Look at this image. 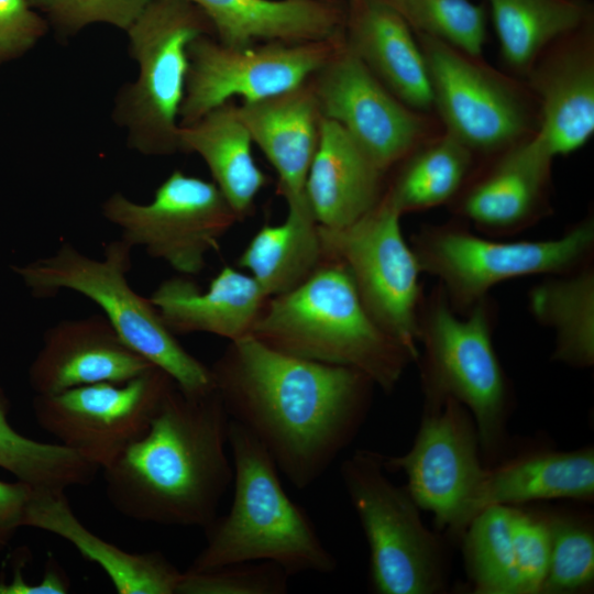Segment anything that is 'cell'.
Instances as JSON below:
<instances>
[{
  "instance_id": "cell-7",
  "label": "cell",
  "mask_w": 594,
  "mask_h": 594,
  "mask_svg": "<svg viewBox=\"0 0 594 594\" xmlns=\"http://www.w3.org/2000/svg\"><path fill=\"white\" fill-rule=\"evenodd\" d=\"M493 306L487 296L458 316L441 286L422 299L419 341L426 397L451 396L472 414L480 448L501 444L508 404L506 378L493 346Z\"/></svg>"
},
{
  "instance_id": "cell-28",
  "label": "cell",
  "mask_w": 594,
  "mask_h": 594,
  "mask_svg": "<svg viewBox=\"0 0 594 594\" xmlns=\"http://www.w3.org/2000/svg\"><path fill=\"white\" fill-rule=\"evenodd\" d=\"M541 123L524 143L552 162L587 142L594 131V72L590 59L570 58L556 68L541 87Z\"/></svg>"
},
{
  "instance_id": "cell-21",
  "label": "cell",
  "mask_w": 594,
  "mask_h": 594,
  "mask_svg": "<svg viewBox=\"0 0 594 594\" xmlns=\"http://www.w3.org/2000/svg\"><path fill=\"white\" fill-rule=\"evenodd\" d=\"M381 170L337 122L321 117L318 147L311 163L306 196L319 226H349L382 199Z\"/></svg>"
},
{
  "instance_id": "cell-20",
  "label": "cell",
  "mask_w": 594,
  "mask_h": 594,
  "mask_svg": "<svg viewBox=\"0 0 594 594\" xmlns=\"http://www.w3.org/2000/svg\"><path fill=\"white\" fill-rule=\"evenodd\" d=\"M23 527L56 535L98 564L119 594H176L182 573L157 551L132 553L86 528L74 514L64 491L32 490Z\"/></svg>"
},
{
  "instance_id": "cell-33",
  "label": "cell",
  "mask_w": 594,
  "mask_h": 594,
  "mask_svg": "<svg viewBox=\"0 0 594 594\" xmlns=\"http://www.w3.org/2000/svg\"><path fill=\"white\" fill-rule=\"evenodd\" d=\"M471 165V150L450 134L413 157L386 194L400 212L422 210L451 199Z\"/></svg>"
},
{
  "instance_id": "cell-6",
  "label": "cell",
  "mask_w": 594,
  "mask_h": 594,
  "mask_svg": "<svg viewBox=\"0 0 594 594\" xmlns=\"http://www.w3.org/2000/svg\"><path fill=\"white\" fill-rule=\"evenodd\" d=\"M139 75L118 91L113 120L128 146L145 156L179 152V110L189 67L188 46L215 37L206 14L187 0H153L125 31Z\"/></svg>"
},
{
  "instance_id": "cell-3",
  "label": "cell",
  "mask_w": 594,
  "mask_h": 594,
  "mask_svg": "<svg viewBox=\"0 0 594 594\" xmlns=\"http://www.w3.org/2000/svg\"><path fill=\"white\" fill-rule=\"evenodd\" d=\"M251 336L290 355L354 369L384 392L414 361L371 317L345 267L332 261L274 296Z\"/></svg>"
},
{
  "instance_id": "cell-25",
  "label": "cell",
  "mask_w": 594,
  "mask_h": 594,
  "mask_svg": "<svg viewBox=\"0 0 594 594\" xmlns=\"http://www.w3.org/2000/svg\"><path fill=\"white\" fill-rule=\"evenodd\" d=\"M179 148L196 153L209 168L238 218L251 210L266 177L252 154V139L237 106L226 102L196 122L179 125Z\"/></svg>"
},
{
  "instance_id": "cell-26",
  "label": "cell",
  "mask_w": 594,
  "mask_h": 594,
  "mask_svg": "<svg viewBox=\"0 0 594 594\" xmlns=\"http://www.w3.org/2000/svg\"><path fill=\"white\" fill-rule=\"evenodd\" d=\"M551 162L525 144L510 151L461 204V213L483 231L512 232L537 217Z\"/></svg>"
},
{
  "instance_id": "cell-31",
  "label": "cell",
  "mask_w": 594,
  "mask_h": 594,
  "mask_svg": "<svg viewBox=\"0 0 594 594\" xmlns=\"http://www.w3.org/2000/svg\"><path fill=\"white\" fill-rule=\"evenodd\" d=\"M9 400L0 388V468L35 491L66 492L88 485L100 470L61 443H46L19 433L10 425Z\"/></svg>"
},
{
  "instance_id": "cell-17",
  "label": "cell",
  "mask_w": 594,
  "mask_h": 594,
  "mask_svg": "<svg viewBox=\"0 0 594 594\" xmlns=\"http://www.w3.org/2000/svg\"><path fill=\"white\" fill-rule=\"evenodd\" d=\"M154 366L133 351L101 315L66 319L46 330L29 369L35 394L96 383H123Z\"/></svg>"
},
{
  "instance_id": "cell-14",
  "label": "cell",
  "mask_w": 594,
  "mask_h": 594,
  "mask_svg": "<svg viewBox=\"0 0 594 594\" xmlns=\"http://www.w3.org/2000/svg\"><path fill=\"white\" fill-rule=\"evenodd\" d=\"M175 382L152 366L123 383H96L55 394H35L41 428L99 469L110 465L148 429Z\"/></svg>"
},
{
  "instance_id": "cell-38",
  "label": "cell",
  "mask_w": 594,
  "mask_h": 594,
  "mask_svg": "<svg viewBox=\"0 0 594 594\" xmlns=\"http://www.w3.org/2000/svg\"><path fill=\"white\" fill-rule=\"evenodd\" d=\"M513 550L519 594L541 593L551 550L550 528L546 515L515 508Z\"/></svg>"
},
{
  "instance_id": "cell-12",
  "label": "cell",
  "mask_w": 594,
  "mask_h": 594,
  "mask_svg": "<svg viewBox=\"0 0 594 594\" xmlns=\"http://www.w3.org/2000/svg\"><path fill=\"white\" fill-rule=\"evenodd\" d=\"M472 416L451 396L425 398L424 417L408 452L384 457V468L403 471L408 493L440 528L463 534L486 469Z\"/></svg>"
},
{
  "instance_id": "cell-23",
  "label": "cell",
  "mask_w": 594,
  "mask_h": 594,
  "mask_svg": "<svg viewBox=\"0 0 594 594\" xmlns=\"http://www.w3.org/2000/svg\"><path fill=\"white\" fill-rule=\"evenodd\" d=\"M345 44L404 105L424 109L433 103L426 61L411 28L383 0H361Z\"/></svg>"
},
{
  "instance_id": "cell-13",
  "label": "cell",
  "mask_w": 594,
  "mask_h": 594,
  "mask_svg": "<svg viewBox=\"0 0 594 594\" xmlns=\"http://www.w3.org/2000/svg\"><path fill=\"white\" fill-rule=\"evenodd\" d=\"M340 36L307 43L263 42L232 47L210 35L188 46L189 67L179 110L188 125L232 97L265 99L307 82L342 43Z\"/></svg>"
},
{
  "instance_id": "cell-9",
  "label": "cell",
  "mask_w": 594,
  "mask_h": 594,
  "mask_svg": "<svg viewBox=\"0 0 594 594\" xmlns=\"http://www.w3.org/2000/svg\"><path fill=\"white\" fill-rule=\"evenodd\" d=\"M384 455L356 450L340 475L370 549V580L380 594H433L443 587L439 539L420 518L406 486L386 475Z\"/></svg>"
},
{
  "instance_id": "cell-34",
  "label": "cell",
  "mask_w": 594,
  "mask_h": 594,
  "mask_svg": "<svg viewBox=\"0 0 594 594\" xmlns=\"http://www.w3.org/2000/svg\"><path fill=\"white\" fill-rule=\"evenodd\" d=\"M419 34L442 41L464 54H481L486 14L470 0H383Z\"/></svg>"
},
{
  "instance_id": "cell-27",
  "label": "cell",
  "mask_w": 594,
  "mask_h": 594,
  "mask_svg": "<svg viewBox=\"0 0 594 594\" xmlns=\"http://www.w3.org/2000/svg\"><path fill=\"white\" fill-rule=\"evenodd\" d=\"M283 223L263 227L239 258L267 297L305 282L323 258L319 224L309 205L287 207Z\"/></svg>"
},
{
  "instance_id": "cell-37",
  "label": "cell",
  "mask_w": 594,
  "mask_h": 594,
  "mask_svg": "<svg viewBox=\"0 0 594 594\" xmlns=\"http://www.w3.org/2000/svg\"><path fill=\"white\" fill-rule=\"evenodd\" d=\"M47 15L62 37L92 23H108L127 31L153 0H29Z\"/></svg>"
},
{
  "instance_id": "cell-1",
  "label": "cell",
  "mask_w": 594,
  "mask_h": 594,
  "mask_svg": "<svg viewBox=\"0 0 594 594\" xmlns=\"http://www.w3.org/2000/svg\"><path fill=\"white\" fill-rule=\"evenodd\" d=\"M210 370L229 418L298 490L316 483L352 441L374 385L354 369L290 355L251 334L231 342Z\"/></svg>"
},
{
  "instance_id": "cell-15",
  "label": "cell",
  "mask_w": 594,
  "mask_h": 594,
  "mask_svg": "<svg viewBox=\"0 0 594 594\" xmlns=\"http://www.w3.org/2000/svg\"><path fill=\"white\" fill-rule=\"evenodd\" d=\"M320 113L340 124L385 172L411 151L420 119L345 44L310 78Z\"/></svg>"
},
{
  "instance_id": "cell-10",
  "label": "cell",
  "mask_w": 594,
  "mask_h": 594,
  "mask_svg": "<svg viewBox=\"0 0 594 594\" xmlns=\"http://www.w3.org/2000/svg\"><path fill=\"white\" fill-rule=\"evenodd\" d=\"M400 216L385 195L355 222L319 226V233L323 256L345 267L371 317L417 361L421 271L403 237Z\"/></svg>"
},
{
  "instance_id": "cell-19",
  "label": "cell",
  "mask_w": 594,
  "mask_h": 594,
  "mask_svg": "<svg viewBox=\"0 0 594 594\" xmlns=\"http://www.w3.org/2000/svg\"><path fill=\"white\" fill-rule=\"evenodd\" d=\"M148 298L174 334L205 332L233 342L251 334L268 297L251 275L226 266L207 290L185 275L175 276Z\"/></svg>"
},
{
  "instance_id": "cell-40",
  "label": "cell",
  "mask_w": 594,
  "mask_h": 594,
  "mask_svg": "<svg viewBox=\"0 0 594 594\" xmlns=\"http://www.w3.org/2000/svg\"><path fill=\"white\" fill-rule=\"evenodd\" d=\"M32 490L18 480L0 481V553L10 543L18 529L23 527L24 513Z\"/></svg>"
},
{
  "instance_id": "cell-41",
  "label": "cell",
  "mask_w": 594,
  "mask_h": 594,
  "mask_svg": "<svg viewBox=\"0 0 594 594\" xmlns=\"http://www.w3.org/2000/svg\"><path fill=\"white\" fill-rule=\"evenodd\" d=\"M68 588L66 576L51 561L40 583H29L21 571L14 573L11 582H0V594H65Z\"/></svg>"
},
{
  "instance_id": "cell-2",
  "label": "cell",
  "mask_w": 594,
  "mask_h": 594,
  "mask_svg": "<svg viewBox=\"0 0 594 594\" xmlns=\"http://www.w3.org/2000/svg\"><path fill=\"white\" fill-rule=\"evenodd\" d=\"M229 421L216 389L175 385L147 431L102 470L111 505L136 521L206 529L233 481Z\"/></svg>"
},
{
  "instance_id": "cell-36",
  "label": "cell",
  "mask_w": 594,
  "mask_h": 594,
  "mask_svg": "<svg viewBox=\"0 0 594 594\" xmlns=\"http://www.w3.org/2000/svg\"><path fill=\"white\" fill-rule=\"evenodd\" d=\"M290 575L272 561H245L184 571L176 594H283Z\"/></svg>"
},
{
  "instance_id": "cell-39",
  "label": "cell",
  "mask_w": 594,
  "mask_h": 594,
  "mask_svg": "<svg viewBox=\"0 0 594 594\" xmlns=\"http://www.w3.org/2000/svg\"><path fill=\"white\" fill-rule=\"evenodd\" d=\"M47 26L29 0H0V66L30 52Z\"/></svg>"
},
{
  "instance_id": "cell-32",
  "label": "cell",
  "mask_w": 594,
  "mask_h": 594,
  "mask_svg": "<svg viewBox=\"0 0 594 594\" xmlns=\"http://www.w3.org/2000/svg\"><path fill=\"white\" fill-rule=\"evenodd\" d=\"M515 507L492 505L463 531L468 574L477 594H519L513 550Z\"/></svg>"
},
{
  "instance_id": "cell-29",
  "label": "cell",
  "mask_w": 594,
  "mask_h": 594,
  "mask_svg": "<svg viewBox=\"0 0 594 594\" xmlns=\"http://www.w3.org/2000/svg\"><path fill=\"white\" fill-rule=\"evenodd\" d=\"M529 308L556 332V361L574 367L593 365L594 272L590 264L536 285L529 293Z\"/></svg>"
},
{
  "instance_id": "cell-16",
  "label": "cell",
  "mask_w": 594,
  "mask_h": 594,
  "mask_svg": "<svg viewBox=\"0 0 594 594\" xmlns=\"http://www.w3.org/2000/svg\"><path fill=\"white\" fill-rule=\"evenodd\" d=\"M419 42L448 134L469 150L490 151L524 132L525 112L508 87L451 45L424 34Z\"/></svg>"
},
{
  "instance_id": "cell-4",
  "label": "cell",
  "mask_w": 594,
  "mask_h": 594,
  "mask_svg": "<svg viewBox=\"0 0 594 594\" xmlns=\"http://www.w3.org/2000/svg\"><path fill=\"white\" fill-rule=\"evenodd\" d=\"M233 498L224 516L204 529L206 544L187 571H202L245 561H272L292 576L329 574L337 560L326 548L307 513L284 491L278 470L265 448L230 419Z\"/></svg>"
},
{
  "instance_id": "cell-5",
  "label": "cell",
  "mask_w": 594,
  "mask_h": 594,
  "mask_svg": "<svg viewBox=\"0 0 594 594\" xmlns=\"http://www.w3.org/2000/svg\"><path fill=\"white\" fill-rule=\"evenodd\" d=\"M132 246L122 239L90 257L68 242L52 254L14 267L37 297L76 292L94 301L133 351L164 371L187 395L215 391L211 370L186 351L151 302L129 284Z\"/></svg>"
},
{
  "instance_id": "cell-11",
  "label": "cell",
  "mask_w": 594,
  "mask_h": 594,
  "mask_svg": "<svg viewBox=\"0 0 594 594\" xmlns=\"http://www.w3.org/2000/svg\"><path fill=\"white\" fill-rule=\"evenodd\" d=\"M101 213L123 241L185 276L202 271L208 253L218 250L238 219L213 182L182 170L172 172L151 201L135 202L117 191L102 202Z\"/></svg>"
},
{
  "instance_id": "cell-18",
  "label": "cell",
  "mask_w": 594,
  "mask_h": 594,
  "mask_svg": "<svg viewBox=\"0 0 594 594\" xmlns=\"http://www.w3.org/2000/svg\"><path fill=\"white\" fill-rule=\"evenodd\" d=\"M237 109L252 142L276 170L287 207L309 205L306 183L322 117L310 79L282 94L242 102Z\"/></svg>"
},
{
  "instance_id": "cell-35",
  "label": "cell",
  "mask_w": 594,
  "mask_h": 594,
  "mask_svg": "<svg viewBox=\"0 0 594 594\" xmlns=\"http://www.w3.org/2000/svg\"><path fill=\"white\" fill-rule=\"evenodd\" d=\"M551 550L541 593L586 590L594 581V536L587 522L569 516H547Z\"/></svg>"
},
{
  "instance_id": "cell-22",
  "label": "cell",
  "mask_w": 594,
  "mask_h": 594,
  "mask_svg": "<svg viewBox=\"0 0 594 594\" xmlns=\"http://www.w3.org/2000/svg\"><path fill=\"white\" fill-rule=\"evenodd\" d=\"M232 47L263 42L307 43L340 36L341 12L326 0H187Z\"/></svg>"
},
{
  "instance_id": "cell-30",
  "label": "cell",
  "mask_w": 594,
  "mask_h": 594,
  "mask_svg": "<svg viewBox=\"0 0 594 594\" xmlns=\"http://www.w3.org/2000/svg\"><path fill=\"white\" fill-rule=\"evenodd\" d=\"M502 54L522 68L552 40L580 26L584 8L573 0H487Z\"/></svg>"
},
{
  "instance_id": "cell-24",
  "label": "cell",
  "mask_w": 594,
  "mask_h": 594,
  "mask_svg": "<svg viewBox=\"0 0 594 594\" xmlns=\"http://www.w3.org/2000/svg\"><path fill=\"white\" fill-rule=\"evenodd\" d=\"M594 498V450L540 451L487 468L473 504V518L492 505ZM472 518V519H473Z\"/></svg>"
},
{
  "instance_id": "cell-8",
  "label": "cell",
  "mask_w": 594,
  "mask_h": 594,
  "mask_svg": "<svg viewBox=\"0 0 594 594\" xmlns=\"http://www.w3.org/2000/svg\"><path fill=\"white\" fill-rule=\"evenodd\" d=\"M411 249L421 272L440 280L451 307L466 312L495 285L529 275H560L588 264L594 222L586 218L557 239L502 242L452 224L424 227Z\"/></svg>"
}]
</instances>
